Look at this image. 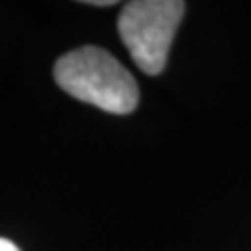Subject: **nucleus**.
<instances>
[{
  "instance_id": "f257e3e1",
  "label": "nucleus",
  "mask_w": 251,
  "mask_h": 251,
  "mask_svg": "<svg viewBox=\"0 0 251 251\" xmlns=\"http://www.w3.org/2000/svg\"><path fill=\"white\" fill-rule=\"evenodd\" d=\"M54 82L82 103L107 113L126 115L138 105V86L132 74L111 52L99 46H82L54 63Z\"/></svg>"
},
{
  "instance_id": "f03ea898",
  "label": "nucleus",
  "mask_w": 251,
  "mask_h": 251,
  "mask_svg": "<svg viewBox=\"0 0 251 251\" xmlns=\"http://www.w3.org/2000/svg\"><path fill=\"white\" fill-rule=\"evenodd\" d=\"M186 4L180 0H134L124 4L117 19L130 57L149 75L163 72Z\"/></svg>"
},
{
  "instance_id": "7ed1b4c3",
  "label": "nucleus",
  "mask_w": 251,
  "mask_h": 251,
  "mask_svg": "<svg viewBox=\"0 0 251 251\" xmlns=\"http://www.w3.org/2000/svg\"><path fill=\"white\" fill-rule=\"evenodd\" d=\"M0 251H19V247L9 239H0Z\"/></svg>"
},
{
  "instance_id": "20e7f679",
  "label": "nucleus",
  "mask_w": 251,
  "mask_h": 251,
  "mask_svg": "<svg viewBox=\"0 0 251 251\" xmlns=\"http://www.w3.org/2000/svg\"><path fill=\"white\" fill-rule=\"evenodd\" d=\"M86 4H92V6H111L113 0H90V2H86Z\"/></svg>"
}]
</instances>
